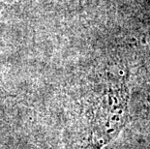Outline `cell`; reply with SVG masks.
Segmentation results:
<instances>
[{"label": "cell", "instance_id": "3957f363", "mask_svg": "<svg viewBox=\"0 0 150 149\" xmlns=\"http://www.w3.org/2000/svg\"><path fill=\"white\" fill-rule=\"evenodd\" d=\"M149 101H150V94H149Z\"/></svg>", "mask_w": 150, "mask_h": 149}, {"label": "cell", "instance_id": "7a4b0ae2", "mask_svg": "<svg viewBox=\"0 0 150 149\" xmlns=\"http://www.w3.org/2000/svg\"><path fill=\"white\" fill-rule=\"evenodd\" d=\"M0 1L4 2V3H13V2L17 1V0H0ZM59 1H61V0H59Z\"/></svg>", "mask_w": 150, "mask_h": 149}, {"label": "cell", "instance_id": "6da1fadb", "mask_svg": "<svg viewBox=\"0 0 150 149\" xmlns=\"http://www.w3.org/2000/svg\"><path fill=\"white\" fill-rule=\"evenodd\" d=\"M129 100L127 76L108 75L86 114L79 149H102L112 141L128 121Z\"/></svg>", "mask_w": 150, "mask_h": 149}]
</instances>
